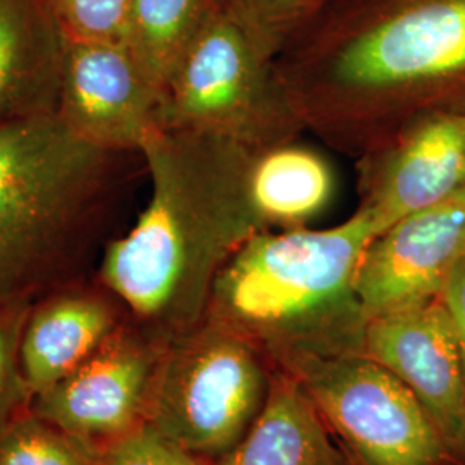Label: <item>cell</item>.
<instances>
[{"label":"cell","mask_w":465,"mask_h":465,"mask_svg":"<svg viewBox=\"0 0 465 465\" xmlns=\"http://www.w3.org/2000/svg\"><path fill=\"white\" fill-rule=\"evenodd\" d=\"M223 15L278 57L322 11L328 0H214Z\"/></svg>","instance_id":"d6986e66"},{"label":"cell","mask_w":465,"mask_h":465,"mask_svg":"<svg viewBox=\"0 0 465 465\" xmlns=\"http://www.w3.org/2000/svg\"><path fill=\"white\" fill-rule=\"evenodd\" d=\"M274 57L217 11L163 92L161 126L211 134L261 153L305 132Z\"/></svg>","instance_id":"5b68a950"},{"label":"cell","mask_w":465,"mask_h":465,"mask_svg":"<svg viewBox=\"0 0 465 465\" xmlns=\"http://www.w3.org/2000/svg\"><path fill=\"white\" fill-rule=\"evenodd\" d=\"M140 155L149 202L134 228L105 245L97 280L136 326L169 341L203 322L221 267L264 232L250 200L255 153L211 134L161 128Z\"/></svg>","instance_id":"7a4b0ae2"},{"label":"cell","mask_w":465,"mask_h":465,"mask_svg":"<svg viewBox=\"0 0 465 465\" xmlns=\"http://www.w3.org/2000/svg\"><path fill=\"white\" fill-rule=\"evenodd\" d=\"M99 465H203L200 457L169 441L150 426L102 449Z\"/></svg>","instance_id":"7402d4cb"},{"label":"cell","mask_w":465,"mask_h":465,"mask_svg":"<svg viewBox=\"0 0 465 465\" xmlns=\"http://www.w3.org/2000/svg\"><path fill=\"white\" fill-rule=\"evenodd\" d=\"M217 11L214 0H132L123 45L163 94Z\"/></svg>","instance_id":"e0dca14e"},{"label":"cell","mask_w":465,"mask_h":465,"mask_svg":"<svg viewBox=\"0 0 465 465\" xmlns=\"http://www.w3.org/2000/svg\"><path fill=\"white\" fill-rule=\"evenodd\" d=\"M34 299L0 300V434L32 411L34 393L21 361V336Z\"/></svg>","instance_id":"ffe728a7"},{"label":"cell","mask_w":465,"mask_h":465,"mask_svg":"<svg viewBox=\"0 0 465 465\" xmlns=\"http://www.w3.org/2000/svg\"><path fill=\"white\" fill-rule=\"evenodd\" d=\"M345 450V453H347V457H349V464L350 465H369L367 462H364L359 455H355L353 451H350L349 449H343Z\"/></svg>","instance_id":"cb8c5ba5"},{"label":"cell","mask_w":465,"mask_h":465,"mask_svg":"<svg viewBox=\"0 0 465 465\" xmlns=\"http://www.w3.org/2000/svg\"><path fill=\"white\" fill-rule=\"evenodd\" d=\"M274 66L305 132L359 159L465 116V0H328Z\"/></svg>","instance_id":"6da1fadb"},{"label":"cell","mask_w":465,"mask_h":465,"mask_svg":"<svg viewBox=\"0 0 465 465\" xmlns=\"http://www.w3.org/2000/svg\"><path fill=\"white\" fill-rule=\"evenodd\" d=\"M100 451L32 411L0 434V465H99Z\"/></svg>","instance_id":"ac0fdd59"},{"label":"cell","mask_w":465,"mask_h":465,"mask_svg":"<svg viewBox=\"0 0 465 465\" xmlns=\"http://www.w3.org/2000/svg\"><path fill=\"white\" fill-rule=\"evenodd\" d=\"M357 161V209L382 232L465 190V116L424 117Z\"/></svg>","instance_id":"7c38bea8"},{"label":"cell","mask_w":465,"mask_h":465,"mask_svg":"<svg viewBox=\"0 0 465 465\" xmlns=\"http://www.w3.org/2000/svg\"><path fill=\"white\" fill-rule=\"evenodd\" d=\"M280 366L303 386L345 449L369 465H440L449 455L412 391L364 353L299 355Z\"/></svg>","instance_id":"52a82bcc"},{"label":"cell","mask_w":465,"mask_h":465,"mask_svg":"<svg viewBox=\"0 0 465 465\" xmlns=\"http://www.w3.org/2000/svg\"><path fill=\"white\" fill-rule=\"evenodd\" d=\"M67 40L124 42L132 0H49Z\"/></svg>","instance_id":"44dd1931"},{"label":"cell","mask_w":465,"mask_h":465,"mask_svg":"<svg viewBox=\"0 0 465 465\" xmlns=\"http://www.w3.org/2000/svg\"><path fill=\"white\" fill-rule=\"evenodd\" d=\"M334 188L330 163L297 142L255 153L250 164V200L264 230L305 228L331 203Z\"/></svg>","instance_id":"2e32d148"},{"label":"cell","mask_w":465,"mask_h":465,"mask_svg":"<svg viewBox=\"0 0 465 465\" xmlns=\"http://www.w3.org/2000/svg\"><path fill=\"white\" fill-rule=\"evenodd\" d=\"M378 234L359 209L328 230L252 234L217 272L203 322L238 334L278 364L362 353L369 319L357 272Z\"/></svg>","instance_id":"3957f363"},{"label":"cell","mask_w":465,"mask_h":465,"mask_svg":"<svg viewBox=\"0 0 465 465\" xmlns=\"http://www.w3.org/2000/svg\"><path fill=\"white\" fill-rule=\"evenodd\" d=\"M163 94L119 42L67 40L55 114L71 134L117 153H140L161 126Z\"/></svg>","instance_id":"9c48e42d"},{"label":"cell","mask_w":465,"mask_h":465,"mask_svg":"<svg viewBox=\"0 0 465 465\" xmlns=\"http://www.w3.org/2000/svg\"><path fill=\"white\" fill-rule=\"evenodd\" d=\"M440 297L449 311L450 319L455 330L465 376V253L450 271L449 278Z\"/></svg>","instance_id":"603a6c76"},{"label":"cell","mask_w":465,"mask_h":465,"mask_svg":"<svg viewBox=\"0 0 465 465\" xmlns=\"http://www.w3.org/2000/svg\"><path fill=\"white\" fill-rule=\"evenodd\" d=\"M128 317L99 280L76 278L35 300L21 336L23 371L34 399L95 353Z\"/></svg>","instance_id":"4fadbf2b"},{"label":"cell","mask_w":465,"mask_h":465,"mask_svg":"<svg viewBox=\"0 0 465 465\" xmlns=\"http://www.w3.org/2000/svg\"><path fill=\"white\" fill-rule=\"evenodd\" d=\"M64 50L49 0H0V123L55 113Z\"/></svg>","instance_id":"5bb4252c"},{"label":"cell","mask_w":465,"mask_h":465,"mask_svg":"<svg viewBox=\"0 0 465 465\" xmlns=\"http://www.w3.org/2000/svg\"><path fill=\"white\" fill-rule=\"evenodd\" d=\"M164 343L128 317L95 353L38 393L32 412L105 449L145 426Z\"/></svg>","instance_id":"ba28073f"},{"label":"cell","mask_w":465,"mask_h":465,"mask_svg":"<svg viewBox=\"0 0 465 465\" xmlns=\"http://www.w3.org/2000/svg\"><path fill=\"white\" fill-rule=\"evenodd\" d=\"M362 353L412 391L449 455L465 464L464 366L441 297L369 319Z\"/></svg>","instance_id":"30bf717a"},{"label":"cell","mask_w":465,"mask_h":465,"mask_svg":"<svg viewBox=\"0 0 465 465\" xmlns=\"http://www.w3.org/2000/svg\"><path fill=\"white\" fill-rule=\"evenodd\" d=\"M465 253V190L380 232L362 255L357 293L367 319L438 299Z\"/></svg>","instance_id":"8fae6325"},{"label":"cell","mask_w":465,"mask_h":465,"mask_svg":"<svg viewBox=\"0 0 465 465\" xmlns=\"http://www.w3.org/2000/svg\"><path fill=\"white\" fill-rule=\"evenodd\" d=\"M213 465L350 464L303 386L282 371L271 378L266 403L247 434Z\"/></svg>","instance_id":"9a60e30c"},{"label":"cell","mask_w":465,"mask_h":465,"mask_svg":"<svg viewBox=\"0 0 465 465\" xmlns=\"http://www.w3.org/2000/svg\"><path fill=\"white\" fill-rule=\"evenodd\" d=\"M124 155L78 138L55 113L0 123V300H36L78 278Z\"/></svg>","instance_id":"277c9868"},{"label":"cell","mask_w":465,"mask_h":465,"mask_svg":"<svg viewBox=\"0 0 465 465\" xmlns=\"http://www.w3.org/2000/svg\"><path fill=\"white\" fill-rule=\"evenodd\" d=\"M269 384L259 350L202 322L164 343L145 424L195 457L214 460L247 434Z\"/></svg>","instance_id":"8992f818"}]
</instances>
